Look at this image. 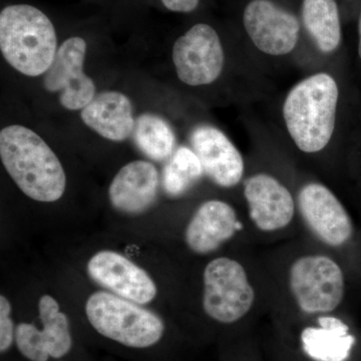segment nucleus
I'll list each match as a JSON object with an SVG mask.
<instances>
[{
  "label": "nucleus",
  "instance_id": "obj_2",
  "mask_svg": "<svg viewBox=\"0 0 361 361\" xmlns=\"http://www.w3.org/2000/svg\"><path fill=\"white\" fill-rule=\"evenodd\" d=\"M339 90L326 73H315L294 85L283 104L287 130L304 153L322 151L336 129Z\"/></svg>",
  "mask_w": 361,
  "mask_h": 361
},
{
  "label": "nucleus",
  "instance_id": "obj_17",
  "mask_svg": "<svg viewBox=\"0 0 361 361\" xmlns=\"http://www.w3.org/2000/svg\"><path fill=\"white\" fill-rule=\"evenodd\" d=\"M82 122L97 135L113 142H123L134 134L135 121L132 102L116 90L94 97L80 113Z\"/></svg>",
  "mask_w": 361,
  "mask_h": 361
},
{
  "label": "nucleus",
  "instance_id": "obj_24",
  "mask_svg": "<svg viewBox=\"0 0 361 361\" xmlns=\"http://www.w3.org/2000/svg\"><path fill=\"white\" fill-rule=\"evenodd\" d=\"M358 35H360V40H358V54L361 59V13L360 18V23H358Z\"/></svg>",
  "mask_w": 361,
  "mask_h": 361
},
{
  "label": "nucleus",
  "instance_id": "obj_1",
  "mask_svg": "<svg viewBox=\"0 0 361 361\" xmlns=\"http://www.w3.org/2000/svg\"><path fill=\"white\" fill-rule=\"evenodd\" d=\"M0 158L16 186L32 200L52 203L65 194L66 176L61 161L32 130L20 125L4 128Z\"/></svg>",
  "mask_w": 361,
  "mask_h": 361
},
{
  "label": "nucleus",
  "instance_id": "obj_18",
  "mask_svg": "<svg viewBox=\"0 0 361 361\" xmlns=\"http://www.w3.org/2000/svg\"><path fill=\"white\" fill-rule=\"evenodd\" d=\"M318 326L306 327L301 334L304 353L316 361H345L355 343L349 327L334 316H320Z\"/></svg>",
  "mask_w": 361,
  "mask_h": 361
},
{
  "label": "nucleus",
  "instance_id": "obj_23",
  "mask_svg": "<svg viewBox=\"0 0 361 361\" xmlns=\"http://www.w3.org/2000/svg\"><path fill=\"white\" fill-rule=\"evenodd\" d=\"M169 11L175 13H191L199 6V0H161Z\"/></svg>",
  "mask_w": 361,
  "mask_h": 361
},
{
  "label": "nucleus",
  "instance_id": "obj_7",
  "mask_svg": "<svg viewBox=\"0 0 361 361\" xmlns=\"http://www.w3.org/2000/svg\"><path fill=\"white\" fill-rule=\"evenodd\" d=\"M289 286L301 311L307 314L336 310L344 296V275L336 261L323 255L297 259L289 271Z\"/></svg>",
  "mask_w": 361,
  "mask_h": 361
},
{
  "label": "nucleus",
  "instance_id": "obj_8",
  "mask_svg": "<svg viewBox=\"0 0 361 361\" xmlns=\"http://www.w3.org/2000/svg\"><path fill=\"white\" fill-rule=\"evenodd\" d=\"M178 78L191 87L212 84L224 68L225 54L217 32L198 23L176 40L172 52Z\"/></svg>",
  "mask_w": 361,
  "mask_h": 361
},
{
  "label": "nucleus",
  "instance_id": "obj_12",
  "mask_svg": "<svg viewBox=\"0 0 361 361\" xmlns=\"http://www.w3.org/2000/svg\"><path fill=\"white\" fill-rule=\"evenodd\" d=\"M87 270L97 284L140 305L152 302L158 293L146 271L115 251L97 252L90 259Z\"/></svg>",
  "mask_w": 361,
  "mask_h": 361
},
{
  "label": "nucleus",
  "instance_id": "obj_19",
  "mask_svg": "<svg viewBox=\"0 0 361 361\" xmlns=\"http://www.w3.org/2000/svg\"><path fill=\"white\" fill-rule=\"evenodd\" d=\"M302 20L306 32L319 51L329 54L341 42V25L336 0H303Z\"/></svg>",
  "mask_w": 361,
  "mask_h": 361
},
{
  "label": "nucleus",
  "instance_id": "obj_21",
  "mask_svg": "<svg viewBox=\"0 0 361 361\" xmlns=\"http://www.w3.org/2000/svg\"><path fill=\"white\" fill-rule=\"evenodd\" d=\"M203 174H205L203 166L193 149L180 147L164 169V189L170 196L179 197L186 193Z\"/></svg>",
  "mask_w": 361,
  "mask_h": 361
},
{
  "label": "nucleus",
  "instance_id": "obj_20",
  "mask_svg": "<svg viewBox=\"0 0 361 361\" xmlns=\"http://www.w3.org/2000/svg\"><path fill=\"white\" fill-rule=\"evenodd\" d=\"M134 139L144 155L155 161L168 160L175 152L176 135L167 121L145 113L135 121Z\"/></svg>",
  "mask_w": 361,
  "mask_h": 361
},
{
  "label": "nucleus",
  "instance_id": "obj_15",
  "mask_svg": "<svg viewBox=\"0 0 361 361\" xmlns=\"http://www.w3.org/2000/svg\"><path fill=\"white\" fill-rule=\"evenodd\" d=\"M158 170L147 161H134L123 166L111 180L109 198L120 212L139 215L155 204L158 196Z\"/></svg>",
  "mask_w": 361,
  "mask_h": 361
},
{
  "label": "nucleus",
  "instance_id": "obj_11",
  "mask_svg": "<svg viewBox=\"0 0 361 361\" xmlns=\"http://www.w3.org/2000/svg\"><path fill=\"white\" fill-rule=\"evenodd\" d=\"M298 207L304 222L326 245L341 247L353 237V222L348 211L324 185H305L298 194Z\"/></svg>",
  "mask_w": 361,
  "mask_h": 361
},
{
  "label": "nucleus",
  "instance_id": "obj_22",
  "mask_svg": "<svg viewBox=\"0 0 361 361\" xmlns=\"http://www.w3.org/2000/svg\"><path fill=\"white\" fill-rule=\"evenodd\" d=\"M11 304L6 296H0V353L6 355L14 345L16 326L11 317Z\"/></svg>",
  "mask_w": 361,
  "mask_h": 361
},
{
  "label": "nucleus",
  "instance_id": "obj_5",
  "mask_svg": "<svg viewBox=\"0 0 361 361\" xmlns=\"http://www.w3.org/2000/svg\"><path fill=\"white\" fill-rule=\"evenodd\" d=\"M39 322L16 325L13 346L18 355L26 361H71L75 337L68 315L54 297H40Z\"/></svg>",
  "mask_w": 361,
  "mask_h": 361
},
{
  "label": "nucleus",
  "instance_id": "obj_9",
  "mask_svg": "<svg viewBox=\"0 0 361 361\" xmlns=\"http://www.w3.org/2000/svg\"><path fill=\"white\" fill-rule=\"evenodd\" d=\"M87 49V42L82 37L65 40L44 73V89L59 92V103L66 110H82L97 96L96 85L84 70Z\"/></svg>",
  "mask_w": 361,
  "mask_h": 361
},
{
  "label": "nucleus",
  "instance_id": "obj_14",
  "mask_svg": "<svg viewBox=\"0 0 361 361\" xmlns=\"http://www.w3.org/2000/svg\"><path fill=\"white\" fill-rule=\"evenodd\" d=\"M190 141L204 173L216 185L231 188L238 184L244 174V160L222 130L212 126H199L192 132Z\"/></svg>",
  "mask_w": 361,
  "mask_h": 361
},
{
  "label": "nucleus",
  "instance_id": "obj_6",
  "mask_svg": "<svg viewBox=\"0 0 361 361\" xmlns=\"http://www.w3.org/2000/svg\"><path fill=\"white\" fill-rule=\"evenodd\" d=\"M203 310L222 324L239 322L251 310L255 292L243 266L228 257L214 259L203 274Z\"/></svg>",
  "mask_w": 361,
  "mask_h": 361
},
{
  "label": "nucleus",
  "instance_id": "obj_3",
  "mask_svg": "<svg viewBox=\"0 0 361 361\" xmlns=\"http://www.w3.org/2000/svg\"><path fill=\"white\" fill-rule=\"evenodd\" d=\"M51 20L39 8L16 4L0 13V51L14 70L26 77L44 75L58 51Z\"/></svg>",
  "mask_w": 361,
  "mask_h": 361
},
{
  "label": "nucleus",
  "instance_id": "obj_16",
  "mask_svg": "<svg viewBox=\"0 0 361 361\" xmlns=\"http://www.w3.org/2000/svg\"><path fill=\"white\" fill-rule=\"evenodd\" d=\"M241 228L232 206L220 200L207 201L188 224L185 240L192 251L205 255L217 250Z\"/></svg>",
  "mask_w": 361,
  "mask_h": 361
},
{
  "label": "nucleus",
  "instance_id": "obj_4",
  "mask_svg": "<svg viewBox=\"0 0 361 361\" xmlns=\"http://www.w3.org/2000/svg\"><path fill=\"white\" fill-rule=\"evenodd\" d=\"M139 305L99 291L87 299L85 316L97 336L128 350L144 353L160 346L167 329L160 316Z\"/></svg>",
  "mask_w": 361,
  "mask_h": 361
},
{
  "label": "nucleus",
  "instance_id": "obj_10",
  "mask_svg": "<svg viewBox=\"0 0 361 361\" xmlns=\"http://www.w3.org/2000/svg\"><path fill=\"white\" fill-rule=\"evenodd\" d=\"M243 23L254 45L269 56L290 54L298 42L300 23L296 16L271 0L249 2Z\"/></svg>",
  "mask_w": 361,
  "mask_h": 361
},
{
  "label": "nucleus",
  "instance_id": "obj_13",
  "mask_svg": "<svg viewBox=\"0 0 361 361\" xmlns=\"http://www.w3.org/2000/svg\"><path fill=\"white\" fill-rule=\"evenodd\" d=\"M244 196L252 222L261 231L283 229L293 219V197L273 176L261 173L249 177L244 182Z\"/></svg>",
  "mask_w": 361,
  "mask_h": 361
}]
</instances>
